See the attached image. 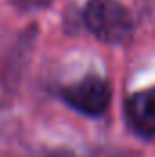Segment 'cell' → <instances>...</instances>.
I'll return each instance as SVG.
<instances>
[{
  "mask_svg": "<svg viewBox=\"0 0 155 157\" xmlns=\"http://www.w3.org/2000/svg\"><path fill=\"white\" fill-rule=\"evenodd\" d=\"M88 29L102 42L122 44L130 39L133 20L119 0H89L84 7Z\"/></svg>",
  "mask_w": 155,
  "mask_h": 157,
  "instance_id": "1",
  "label": "cell"
},
{
  "mask_svg": "<svg viewBox=\"0 0 155 157\" xmlns=\"http://www.w3.org/2000/svg\"><path fill=\"white\" fill-rule=\"evenodd\" d=\"M64 101L77 112L86 115H100L108 110L112 101V90L102 77L88 75L75 84L62 90Z\"/></svg>",
  "mask_w": 155,
  "mask_h": 157,
  "instance_id": "2",
  "label": "cell"
},
{
  "mask_svg": "<svg viewBox=\"0 0 155 157\" xmlns=\"http://www.w3.org/2000/svg\"><path fill=\"white\" fill-rule=\"evenodd\" d=\"M51 157H68V155H51Z\"/></svg>",
  "mask_w": 155,
  "mask_h": 157,
  "instance_id": "5",
  "label": "cell"
},
{
  "mask_svg": "<svg viewBox=\"0 0 155 157\" xmlns=\"http://www.w3.org/2000/svg\"><path fill=\"white\" fill-rule=\"evenodd\" d=\"M20 2H24L26 6H42V4H46L49 0H20Z\"/></svg>",
  "mask_w": 155,
  "mask_h": 157,
  "instance_id": "4",
  "label": "cell"
},
{
  "mask_svg": "<svg viewBox=\"0 0 155 157\" xmlns=\"http://www.w3.org/2000/svg\"><path fill=\"white\" fill-rule=\"evenodd\" d=\"M128 115L139 133L155 137V86L141 90L130 97Z\"/></svg>",
  "mask_w": 155,
  "mask_h": 157,
  "instance_id": "3",
  "label": "cell"
}]
</instances>
